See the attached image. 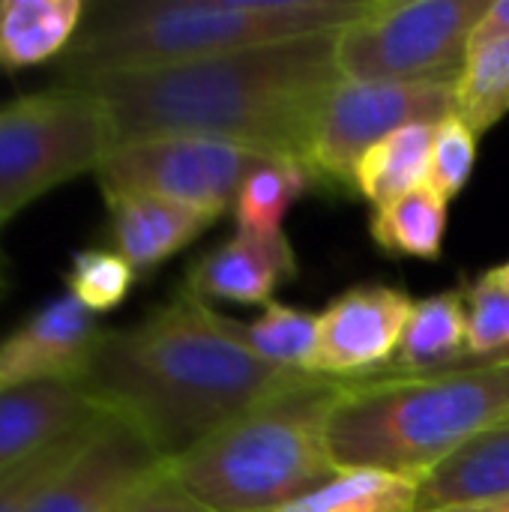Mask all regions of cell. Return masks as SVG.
<instances>
[{
    "label": "cell",
    "instance_id": "obj_1",
    "mask_svg": "<svg viewBox=\"0 0 509 512\" xmlns=\"http://www.w3.org/2000/svg\"><path fill=\"white\" fill-rule=\"evenodd\" d=\"M336 33L90 78L78 87L105 105L114 150L153 138H213L303 165L321 111L342 81Z\"/></svg>",
    "mask_w": 509,
    "mask_h": 512
},
{
    "label": "cell",
    "instance_id": "obj_2",
    "mask_svg": "<svg viewBox=\"0 0 509 512\" xmlns=\"http://www.w3.org/2000/svg\"><path fill=\"white\" fill-rule=\"evenodd\" d=\"M294 375L258 360L234 318L180 288L141 321L105 330L84 387L171 465Z\"/></svg>",
    "mask_w": 509,
    "mask_h": 512
},
{
    "label": "cell",
    "instance_id": "obj_3",
    "mask_svg": "<svg viewBox=\"0 0 509 512\" xmlns=\"http://www.w3.org/2000/svg\"><path fill=\"white\" fill-rule=\"evenodd\" d=\"M372 0H135L90 6L57 60L60 84L180 66L258 45L336 33Z\"/></svg>",
    "mask_w": 509,
    "mask_h": 512
},
{
    "label": "cell",
    "instance_id": "obj_4",
    "mask_svg": "<svg viewBox=\"0 0 509 512\" xmlns=\"http://www.w3.org/2000/svg\"><path fill=\"white\" fill-rule=\"evenodd\" d=\"M509 420V363L435 375L348 381L327 423L339 471L420 480L465 444Z\"/></svg>",
    "mask_w": 509,
    "mask_h": 512
},
{
    "label": "cell",
    "instance_id": "obj_5",
    "mask_svg": "<svg viewBox=\"0 0 509 512\" xmlns=\"http://www.w3.org/2000/svg\"><path fill=\"white\" fill-rule=\"evenodd\" d=\"M345 387L342 378L297 372L168 471L213 512L279 510L339 474L327 423Z\"/></svg>",
    "mask_w": 509,
    "mask_h": 512
},
{
    "label": "cell",
    "instance_id": "obj_6",
    "mask_svg": "<svg viewBox=\"0 0 509 512\" xmlns=\"http://www.w3.org/2000/svg\"><path fill=\"white\" fill-rule=\"evenodd\" d=\"M114 150L105 105L78 84L0 105V225Z\"/></svg>",
    "mask_w": 509,
    "mask_h": 512
},
{
    "label": "cell",
    "instance_id": "obj_7",
    "mask_svg": "<svg viewBox=\"0 0 509 512\" xmlns=\"http://www.w3.org/2000/svg\"><path fill=\"white\" fill-rule=\"evenodd\" d=\"M489 0H372L336 33L348 81L456 84Z\"/></svg>",
    "mask_w": 509,
    "mask_h": 512
},
{
    "label": "cell",
    "instance_id": "obj_8",
    "mask_svg": "<svg viewBox=\"0 0 509 512\" xmlns=\"http://www.w3.org/2000/svg\"><path fill=\"white\" fill-rule=\"evenodd\" d=\"M456 114V84L348 81L330 93L303 168L339 192L354 189L357 162L387 135L414 123H441Z\"/></svg>",
    "mask_w": 509,
    "mask_h": 512
},
{
    "label": "cell",
    "instance_id": "obj_9",
    "mask_svg": "<svg viewBox=\"0 0 509 512\" xmlns=\"http://www.w3.org/2000/svg\"><path fill=\"white\" fill-rule=\"evenodd\" d=\"M270 159L213 138H153L111 150L96 177L102 192L153 195L219 219L234 210L246 177Z\"/></svg>",
    "mask_w": 509,
    "mask_h": 512
},
{
    "label": "cell",
    "instance_id": "obj_10",
    "mask_svg": "<svg viewBox=\"0 0 509 512\" xmlns=\"http://www.w3.org/2000/svg\"><path fill=\"white\" fill-rule=\"evenodd\" d=\"M414 300L390 285H354L318 312L309 372L357 381L390 369Z\"/></svg>",
    "mask_w": 509,
    "mask_h": 512
},
{
    "label": "cell",
    "instance_id": "obj_11",
    "mask_svg": "<svg viewBox=\"0 0 509 512\" xmlns=\"http://www.w3.org/2000/svg\"><path fill=\"white\" fill-rule=\"evenodd\" d=\"M165 465L138 429L108 414L90 444L51 480L30 512H120Z\"/></svg>",
    "mask_w": 509,
    "mask_h": 512
},
{
    "label": "cell",
    "instance_id": "obj_12",
    "mask_svg": "<svg viewBox=\"0 0 509 512\" xmlns=\"http://www.w3.org/2000/svg\"><path fill=\"white\" fill-rule=\"evenodd\" d=\"M72 294H60L30 312L0 342V390L24 384H84L105 330Z\"/></svg>",
    "mask_w": 509,
    "mask_h": 512
},
{
    "label": "cell",
    "instance_id": "obj_13",
    "mask_svg": "<svg viewBox=\"0 0 509 512\" xmlns=\"http://www.w3.org/2000/svg\"><path fill=\"white\" fill-rule=\"evenodd\" d=\"M297 276V255L288 234H243L201 255L186 276V285L204 303L270 306L282 282Z\"/></svg>",
    "mask_w": 509,
    "mask_h": 512
},
{
    "label": "cell",
    "instance_id": "obj_14",
    "mask_svg": "<svg viewBox=\"0 0 509 512\" xmlns=\"http://www.w3.org/2000/svg\"><path fill=\"white\" fill-rule=\"evenodd\" d=\"M108 411L75 381L0 390V471L102 420Z\"/></svg>",
    "mask_w": 509,
    "mask_h": 512
},
{
    "label": "cell",
    "instance_id": "obj_15",
    "mask_svg": "<svg viewBox=\"0 0 509 512\" xmlns=\"http://www.w3.org/2000/svg\"><path fill=\"white\" fill-rule=\"evenodd\" d=\"M108 210L111 249L129 261L135 273H150L165 264L171 255L198 240L216 219L138 192H102Z\"/></svg>",
    "mask_w": 509,
    "mask_h": 512
},
{
    "label": "cell",
    "instance_id": "obj_16",
    "mask_svg": "<svg viewBox=\"0 0 509 512\" xmlns=\"http://www.w3.org/2000/svg\"><path fill=\"white\" fill-rule=\"evenodd\" d=\"M509 495V420L483 432L417 480L414 512L486 504Z\"/></svg>",
    "mask_w": 509,
    "mask_h": 512
},
{
    "label": "cell",
    "instance_id": "obj_17",
    "mask_svg": "<svg viewBox=\"0 0 509 512\" xmlns=\"http://www.w3.org/2000/svg\"><path fill=\"white\" fill-rule=\"evenodd\" d=\"M87 12L84 0H0V72L60 60L78 39Z\"/></svg>",
    "mask_w": 509,
    "mask_h": 512
},
{
    "label": "cell",
    "instance_id": "obj_18",
    "mask_svg": "<svg viewBox=\"0 0 509 512\" xmlns=\"http://www.w3.org/2000/svg\"><path fill=\"white\" fill-rule=\"evenodd\" d=\"M468 354L465 291H441L414 300L402 345L390 363V375H435L453 369Z\"/></svg>",
    "mask_w": 509,
    "mask_h": 512
},
{
    "label": "cell",
    "instance_id": "obj_19",
    "mask_svg": "<svg viewBox=\"0 0 509 512\" xmlns=\"http://www.w3.org/2000/svg\"><path fill=\"white\" fill-rule=\"evenodd\" d=\"M435 144V123H414L378 141L354 168V192L375 210L429 186V162Z\"/></svg>",
    "mask_w": 509,
    "mask_h": 512
},
{
    "label": "cell",
    "instance_id": "obj_20",
    "mask_svg": "<svg viewBox=\"0 0 509 512\" xmlns=\"http://www.w3.org/2000/svg\"><path fill=\"white\" fill-rule=\"evenodd\" d=\"M447 207L450 201L441 198L432 186H420L378 207L369 222V234L387 255L438 261L444 255Z\"/></svg>",
    "mask_w": 509,
    "mask_h": 512
},
{
    "label": "cell",
    "instance_id": "obj_21",
    "mask_svg": "<svg viewBox=\"0 0 509 512\" xmlns=\"http://www.w3.org/2000/svg\"><path fill=\"white\" fill-rule=\"evenodd\" d=\"M509 114V36L471 39L468 60L456 78V117L477 135Z\"/></svg>",
    "mask_w": 509,
    "mask_h": 512
},
{
    "label": "cell",
    "instance_id": "obj_22",
    "mask_svg": "<svg viewBox=\"0 0 509 512\" xmlns=\"http://www.w3.org/2000/svg\"><path fill=\"white\" fill-rule=\"evenodd\" d=\"M417 480L381 471H339L321 489L270 512H414Z\"/></svg>",
    "mask_w": 509,
    "mask_h": 512
},
{
    "label": "cell",
    "instance_id": "obj_23",
    "mask_svg": "<svg viewBox=\"0 0 509 512\" xmlns=\"http://www.w3.org/2000/svg\"><path fill=\"white\" fill-rule=\"evenodd\" d=\"M312 186L309 171L291 159H270L255 168L234 201V222L243 234H282L288 210Z\"/></svg>",
    "mask_w": 509,
    "mask_h": 512
},
{
    "label": "cell",
    "instance_id": "obj_24",
    "mask_svg": "<svg viewBox=\"0 0 509 512\" xmlns=\"http://www.w3.org/2000/svg\"><path fill=\"white\" fill-rule=\"evenodd\" d=\"M234 330L258 360L288 372H309L318 336V315L273 300L255 321H234Z\"/></svg>",
    "mask_w": 509,
    "mask_h": 512
},
{
    "label": "cell",
    "instance_id": "obj_25",
    "mask_svg": "<svg viewBox=\"0 0 509 512\" xmlns=\"http://www.w3.org/2000/svg\"><path fill=\"white\" fill-rule=\"evenodd\" d=\"M108 420V414L72 435H66L63 441L33 453L30 459L0 471V512H30L33 504L39 501V495L51 486V480L90 444V438L99 432V426Z\"/></svg>",
    "mask_w": 509,
    "mask_h": 512
},
{
    "label": "cell",
    "instance_id": "obj_26",
    "mask_svg": "<svg viewBox=\"0 0 509 512\" xmlns=\"http://www.w3.org/2000/svg\"><path fill=\"white\" fill-rule=\"evenodd\" d=\"M135 279H138V273L114 249L75 252L69 261V270L63 276L66 294H72L93 315H105V312L117 309L129 297Z\"/></svg>",
    "mask_w": 509,
    "mask_h": 512
},
{
    "label": "cell",
    "instance_id": "obj_27",
    "mask_svg": "<svg viewBox=\"0 0 509 512\" xmlns=\"http://www.w3.org/2000/svg\"><path fill=\"white\" fill-rule=\"evenodd\" d=\"M465 309H468V354L453 369H465L477 360H486L498 351L509 348V291L495 282L486 270L465 288Z\"/></svg>",
    "mask_w": 509,
    "mask_h": 512
},
{
    "label": "cell",
    "instance_id": "obj_28",
    "mask_svg": "<svg viewBox=\"0 0 509 512\" xmlns=\"http://www.w3.org/2000/svg\"><path fill=\"white\" fill-rule=\"evenodd\" d=\"M477 165V132L459 120L456 114L435 126L432 162H429V186L453 201L471 180Z\"/></svg>",
    "mask_w": 509,
    "mask_h": 512
},
{
    "label": "cell",
    "instance_id": "obj_29",
    "mask_svg": "<svg viewBox=\"0 0 509 512\" xmlns=\"http://www.w3.org/2000/svg\"><path fill=\"white\" fill-rule=\"evenodd\" d=\"M120 512H213L204 507L192 492H186L174 474L168 471V465L153 474L126 504Z\"/></svg>",
    "mask_w": 509,
    "mask_h": 512
},
{
    "label": "cell",
    "instance_id": "obj_30",
    "mask_svg": "<svg viewBox=\"0 0 509 512\" xmlns=\"http://www.w3.org/2000/svg\"><path fill=\"white\" fill-rule=\"evenodd\" d=\"M492 36H509V0H489L474 39H492Z\"/></svg>",
    "mask_w": 509,
    "mask_h": 512
},
{
    "label": "cell",
    "instance_id": "obj_31",
    "mask_svg": "<svg viewBox=\"0 0 509 512\" xmlns=\"http://www.w3.org/2000/svg\"><path fill=\"white\" fill-rule=\"evenodd\" d=\"M495 363H509V348L492 354V357H486V360H477V363H471V366H465V369H474V366H495Z\"/></svg>",
    "mask_w": 509,
    "mask_h": 512
},
{
    "label": "cell",
    "instance_id": "obj_32",
    "mask_svg": "<svg viewBox=\"0 0 509 512\" xmlns=\"http://www.w3.org/2000/svg\"><path fill=\"white\" fill-rule=\"evenodd\" d=\"M489 273L495 276V282H498L501 288H507V291H509V261H504V264H498V267H492Z\"/></svg>",
    "mask_w": 509,
    "mask_h": 512
}]
</instances>
